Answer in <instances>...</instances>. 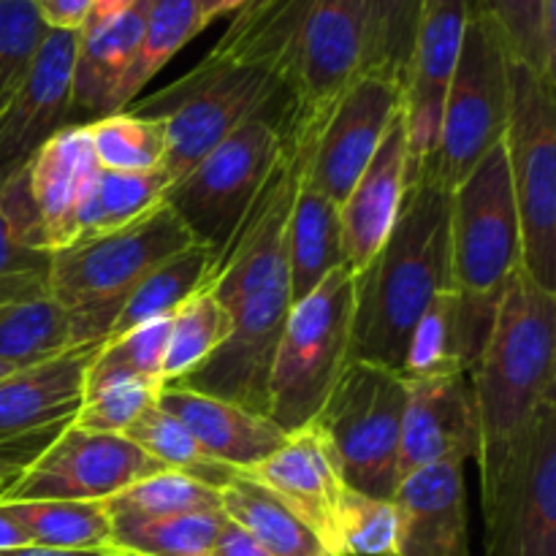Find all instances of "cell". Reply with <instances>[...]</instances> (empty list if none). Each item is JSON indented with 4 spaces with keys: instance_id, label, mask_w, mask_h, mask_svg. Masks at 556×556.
<instances>
[{
    "instance_id": "38",
    "label": "cell",
    "mask_w": 556,
    "mask_h": 556,
    "mask_svg": "<svg viewBox=\"0 0 556 556\" xmlns=\"http://www.w3.org/2000/svg\"><path fill=\"white\" fill-rule=\"evenodd\" d=\"M500 27L510 60L556 81V0H478Z\"/></svg>"
},
{
    "instance_id": "35",
    "label": "cell",
    "mask_w": 556,
    "mask_h": 556,
    "mask_svg": "<svg viewBox=\"0 0 556 556\" xmlns=\"http://www.w3.org/2000/svg\"><path fill=\"white\" fill-rule=\"evenodd\" d=\"M125 438H128L136 448L144 451L152 462H157L163 470L188 476L193 478V481L217 489V492L237 478V472L223 467L220 462L210 459V456L201 451V445L193 440V434H190L172 413L163 410V407L157 405V400L155 405L147 407V410L130 424Z\"/></svg>"
},
{
    "instance_id": "7",
    "label": "cell",
    "mask_w": 556,
    "mask_h": 556,
    "mask_svg": "<svg viewBox=\"0 0 556 556\" xmlns=\"http://www.w3.org/2000/svg\"><path fill=\"white\" fill-rule=\"evenodd\" d=\"M451 288L497 307L521 266V228L503 139L451 188Z\"/></svg>"
},
{
    "instance_id": "33",
    "label": "cell",
    "mask_w": 556,
    "mask_h": 556,
    "mask_svg": "<svg viewBox=\"0 0 556 556\" xmlns=\"http://www.w3.org/2000/svg\"><path fill=\"white\" fill-rule=\"evenodd\" d=\"M172 179L161 168L152 172H106L101 168L92 188L90 204L81 217V231L76 242L103 233L119 231L166 201Z\"/></svg>"
},
{
    "instance_id": "10",
    "label": "cell",
    "mask_w": 556,
    "mask_h": 556,
    "mask_svg": "<svg viewBox=\"0 0 556 556\" xmlns=\"http://www.w3.org/2000/svg\"><path fill=\"white\" fill-rule=\"evenodd\" d=\"M280 150L282 139L271 119L253 117L172 185L166 204L177 212L195 244H204L220 258Z\"/></svg>"
},
{
    "instance_id": "43",
    "label": "cell",
    "mask_w": 556,
    "mask_h": 556,
    "mask_svg": "<svg viewBox=\"0 0 556 556\" xmlns=\"http://www.w3.org/2000/svg\"><path fill=\"white\" fill-rule=\"evenodd\" d=\"M47 33L30 0H0V114L25 81Z\"/></svg>"
},
{
    "instance_id": "44",
    "label": "cell",
    "mask_w": 556,
    "mask_h": 556,
    "mask_svg": "<svg viewBox=\"0 0 556 556\" xmlns=\"http://www.w3.org/2000/svg\"><path fill=\"white\" fill-rule=\"evenodd\" d=\"M161 386V380H125V383L109 386L81 400L74 424L87 432L125 434L147 407L155 405Z\"/></svg>"
},
{
    "instance_id": "13",
    "label": "cell",
    "mask_w": 556,
    "mask_h": 556,
    "mask_svg": "<svg viewBox=\"0 0 556 556\" xmlns=\"http://www.w3.org/2000/svg\"><path fill=\"white\" fill-rule=\"evenodd\" d=\"M163 467L136 448L125 434L79 429L74 421L33 462L0 503L27 500H76L101 503L130 483L157 476Z\"/></svg>"
},
{
    "instance_id": "18",
    "label": "cell",
    "mask_w": 556,
    "mask_h": 556,
    "mask_svg": "<svg viewBox=\"0 0 556 556\" xmlns=\"http://www.w3.org/2000/svg\"><path fill=\"white\" fill-rule=\"evenodd\" d=\"M239 476L275 494L324 541L329 552L345 556L337 538V510L348 486L342 483L329 440L315 424L288 434L282 448Z\"/></svg>"
},
{
    "instance_id": "40",
    "label": "cell",
    "mask_w": 556,
    "mask_h": 556,
    "mask_svg": "<svg viewBox=\"0 0 556 556\" xmlns=\"http://www.w3.org/2000/svg\"><path fill=\"white\" fill-rule=\"evenodd\" d=\"M231 329V318L217 304L212 291L195 293L172 315V331H168L166 356H163V383L188 375L199 367Z\"/></svg>"
},
{
    "instance_id": "49",
    "label": "cell",
    "mask_w": 556,
    "mask_h": 556,
    "mask_svg": "<svg viewBox=\"0 0 556 556\" xmlns=\"http://www.w3.org/2000/svg\"><path fill=\"white\" fill-rule=\"evenodd\" d=\"M139 0H92V9H90V16H87L85 27L81 30H92V27H101L103 22L114 20V16H119L123 11H128L130 5H136Z\"/></svg>"
},
{
    "instance_id": "1",
    "label": "cell",
    "mask_w": 556,
    "mask_h": 556,
    "mask_svg": "<svg viewBox=\"0 0 556 556\" xmlns=\"http://www.w3.org/2000/svg\"><path fill=\"white\" fill-rule=\"evenodd\" d=\"M451 190L424 163L407 179L400 215L383 248L353 275L351 362L402 372L424 309L451 288Z\"/></svg>"
},
{
    "instance_id": "4",
    "label": "cell",
    "mask_w": 556,
    "mask_h": 556,
    "mask_svg": "<svg viewBox=\"0 0 556 556\" xmlns=\"http://www.w3.org/2000/svg\"><path fill=\"white\" fill-rule=\"evenodd\" d=\"M353 271H331L291 304L269 380V418L286 434L309 427L351 364Z\"/></svg>"
},
{
    "instance_id": "52",
    "label": "cell",
    "mask_w": 556,
    "mask_h": 556,
    "mask_svg": "<svg viewBox=\"0 0 556 556\" xmlns=\"http://www.w3.org/2000/svg\"><path fill=\"white\" fill-rule=\"evenodd\" d=\"M22 369H25V367H22ZM11 372H16V367H11V364L0 362V380H3V378H9Z\"/></svg>"
},
{
    "instance_id": "50",
    "label": "cell",
    "mask_w": 556,
    "mask_h": 556,
    "mask_svg": "<svg viewBox=\"0 0 556 556\" xmlns=\"http://www.w3.org/2000/svg\"><path fill=\"white\" fill-rule=\"evenodd\" d=\"M20 546H30V543H27L25 532L20 530V525L11 519L9 510L0 505V552H5V548H20Z\"/></svg>"
},
{
    "instance_id": "34",
    "label": "cell",
    "mask_w": 556,
    "mask_h": 556,
    "mask_svg": "<svg viewBox=\"0 0 556 556\" xmlns=\"http://www.w3.org/2000/svg\"><path fill=\"white\" fill-rule=\"evenodd\" d=\"M226 525L228 516L223 510H195L114 527L103 552L112 556H210Z\"/></svg>"
},
{
    "instance_id": "26",
    "label": "cell",
    "mask_w": 556,
    "mask_h": 556,
    "mask_svg": "<svg viewBox=\"0 0 556 556\" xmlns=\"http://www.w3.org/2000/svg\"><path fill=\"white\" fill-rule=\"evenodd\" d=\"M150 0H139L101 27L79 33L71 74V125H90L112 114L114 92L128 74L144 36Z\"/></svg>"
},
{
    "instance_id": "11",
    "label": "cell",
    "mask_w": 556,
    "mask_h": 556,
    "mask_svg": "<svg viewBox=\"0 0 556 556\" xmlns=\"http://www.w3.org/2000/svg\"><path fill=\"white\" fill-rule=\"evenodd\" d=\"M483 492L486 556H556V400Z\"/></svg>"
},
{
    "instance_id": "46",
    "label": "cell",
    "mask_w": 556,
    "mask_h": 556,
    "mask_svg": "<svg viewBox=\"0 0 556 556\" xmlns=\"http://www.w3.org/2000/svg\"><path fill=\"white\" fill-rule=\"evenodd\" d=\"M47 30L81 33L90 16L92 0H30Z\"/></svg>"
},
{
    "instance_id": "5",
    "label": "cell",
    "mask_w": 556,
    "mask_h": 556,
    "mask_svg": "<svg viewBox=\"0 0 556 556\" xmlns=\"http://www.w3.org/2000/svg\"><path fill=\"white\" fill-rule=\"evenodd\" d=\"M505 157L521 228V266L556 293V81L510 60Z\"/></svg>"
},
{
    "instance_id": "23",
    "label": "cell",
    "mask_w": 556,
    "mask_h": 556,
    "mask_svg": "<svg viewBox=\"0 0 556 556\" xmlns=\"http://www.w3.org/2000/svg\"><path fill=\"white\" fill-rule=\"evenodd\" d=\"M157 405L193 434L210 459L220 462L233 472L253 470L288 440V434L271 418L255 416L231 402L195 394L174 383L161 386Z\"/></svg>"
},
{
    "instance_id": "14",
    "label": "cell",
    "mask_w": 556,
    "mask_h": 556,
    "mask_svg": "<svg viewBox=\"0 0 556 556\" xmlns=\"http://www.w3.org/2000/svg\"><path fill=\"white\" fill-rule=\"evenodd\" d=\"M400 109L402 87L389 76L364 71L324 119L313 150L302 155L304 177L340 206L369 166Z\"/></svg>"
},
{
    "instance_id": "36",
    "label": "cell",
    "mask_w": 556,
    "mask_h": 556,
    "mask_svg": "<svg viewBox=\"0 0 556 556\" xmlns=\"http://www.w3.org/2000/svg\"><path fill=\"white\" fill-rule=\"evenodd\" d=\"M109 521L114 527L141 525V521L166 519L177 514H195V510H223L220 492L206 483L193 481L179 472L163 470L144 481L130 483L114 497L103 500Z\"/></svg>"
},
{
    "instance_id": "27",
    "label": "cell",
    "mask_w": 556,
    "mask_h": 556,
    "mask_svg": "<svg viewBox=\"0 0 556 556\" xmlns=\"http://www.w3.org/2000/svg\"><path fill=\"white\" fill-rule=\"evenodd\" d=\"M74 348L68 313L54 302L47 271L0 280V362L36 367Z\"/></svg>"
},
{
    "instance_id": "51",
    "label": "cell",
    "mask_w": 556,
    "mask_h": 556,
    "mask_svg": "<svg viewBox=\"0 0 556 556\" xmlns=\"http://www.w3.org/2000/svg\"><path fill=\"white\" fill-rule=\"evenodd\" d=\"M0 556H112L106 552H63V548H43V546H20V548H5Z\"/></svg>"
},
{
    "instance_id": "20",
    "label": "cell",
    "mask_w": 556,
    "mask_h": 556,
    "mask_svg": "<svg viewBox=\"0 0 556 556\" xmlns=\"http://www.w3.org/2000/svg\"><path fill=\"white\" fill-rule=\"evenodd\" d=\"M391 503L400 519L396 556H470L465 462H443L396 483Z\"/></svg>"
},
{
    "instance_id": "17",
    "label": "cell",
    "mask_w": 556,
    "mask_h": 556,
    "mask_svg": "<svg viewBox=\"0 0 556 556\" xmlns=\"http://www.w3.org/2000/svg\"><path fill=\"white\" fill-rule=\"evenodd\" d=\"M76 43L79 33L49 30L25 81L0 114V182L25 168L60 128L71 125Z\"/></svg>"
},
{
    "instance_id": "3",
    "label": "cell",
    "mask_w": 556,
    "mask_h": 556,
    "mask_svg": "<svg viewBox=\"0 0 556 556\" xmlns=\"http://www.w3.org/2000/svg\"><path fill=\"white\" fill-rule=\"evenodd\" d=\"M190 244H195L190 231L163 201L119 231L54 250L47 282L54 302L68 313L74 348L106 342L136 286Z\"/></svg>"
},
{
    "instance_id": "9",
    "label": "cell",
    "mask_w": 556,
    "mask_h": 556,
    "mask_svg": "<svg viewBox=\"0 0 556 556\" xmlns=\"http://www.w3.org/2000/svg\"><path fill=\"white\" fill-rule=\"evenodd\" d=\"M369 49L367 0H315L299 33L288 87L282 144L307 155L342 92L364 74Z\"/></svg>"
},
{
    "instance_id": "31",
    "label": "cell",
    "mask_w": 556,
    "mask_h": 556,
    "mask_svg": "<svg viewBox=\"0 0 556 556\" xmlns=\"http://www.w3.org/2000/svg\"><path fill=\"white\" fill-rule=\"evenodd\" d=\"M11 519L25 532L27 543L63 552H103L112 521L106 505L76 503V500H27V503H0Z\"/></svg>"
},
{
    "instance_id": "30",
    "label": "cell",
    "mask_w": 556,
    "mask_h": 556,
    "mask_svg": "<svg viewBox=\"0 0 556 556\" xmlns=\"http://www.w3.org/2000/svg\"><path fill=\"white\" fill-rule=\"evenodd\" d=\"M223 514L253 535L271 556H337L275 494L239 476L220 489Z\"/></svg>"
},
{
    "instance_id": "25",
    "label": "cell",
    "mask_w": 556,
    "mask_h": 556,
    "mask_svg": "<svg viewBox=\"0 0 556 556\" xmlns=\"http://www.w3.org/2000/svg\"><path fill=\"white\" fill-rule=\"evenodd\" d=\"M497 307L470 302L454 288H443L429 302L407 342L402 375L407 380L470 372L492 331Z\"/></svg>"
},
{
    "instance_id": "16",
    "label": "cell",
    "mask_w": 556,
    "mask_h": 556,
    "mask_svg": "<svg viewBox=\"0 0 556 556\" xmlns=\"http://www.w3.org/2000/svg\"><path fill=\"white\" fill-rule=\"evenodd\" d=\"M478 0H427L413 43L410 68L402 87L407 128V179L434 157L443 123V103L459 60L462 36Z\"/></svg>"
},
{
    "instance_id": "8",
    "label": "cell",
    "mask_w": 556,
    "mask_h": 556,
    "mask_svg": "<svg viewBox=\"0 0 556 556\" xmlns=\"http://www.w3.org/2000/svg\"><path fill=\"white\" fill-rule=\"evenodd\" d=\"M510 106V54L500 27L476 3L462 36L459 60L443 103V123L434 157V177L454 188L505 136Z\"/></svg>"
},
{
    "instance_id": "45",
    "label": "cell",
    "mask_w": 556,
    "mask_h": 556,
    "mask_svg": "<svg viewBox=\"0 0 556 556\" xmlns=\"http://www.w3.org/2000/svg\"><path fill=\"white\" fill-rule=\"evenodd\" d=\"M63 427H52L43 429V432H33V434H22V438H9L0 440V500L16 486L22 476H25L27 467L49 448V445L58 440V434L63 432Z\"/></svg>"
},
{
    "instance_id": "41",
    "label": "cell",
    "mask_w": 556,
    "mask_h": 556,
    "mask_svg": "<svg viewBox=\"0 0 556 556\" xmlns=\"http://www.w3.org/2000/svg\"><path fill=\"white\" fill-rule=\"evenodd\" d=\"M424 3L427 0H367L369 49L364 71L383 74L405 87Z\"/></svg>"
},
{
    "instance_id": "42",
    "label": "cell",
    "mask_w": 556,
    "mask_h": 556,
    "mask_svg": "<svg viewBox=\"0 0 556 556\" xmlns=\"http://www.w3.org/2000/svg\"><path fill=\"white\" fill-rule=\"evenodd\" d=\"M337 538L345 556H396L400 519L394 503L345 489L337 510Z\"/></svg>"
},
{
    "instance_id": "12",
    "label": "cell",
    "mask_w": 556,
    "mask_h": 556,
    "mask_svg": "<svg viewBox=\"0 0 556 556\" xmlns=\"http://www.w3.org/2000/svg\"><path fill=\"white\" fill-rule=\"evenodd\" d=\"M288 309H291V286H288V271H282L228 313L231 329L226 340L199 367L168 383L269 418L271 367H275Z\"/></svg>"
},
{
    "instance_id": "21",
    "label": "cell",
    "mask_w": 556,
    "mask_h": 556,
    "mask_svg": "<svg viewBox=\"0 0 556 556\" xmlns=\"http://www.w3.org/2000/svg\"><path fill=\"white\" fill-rule=\"evenodd\" d=\"M407 128L400 109L369 166L340 204L342 258L353 275L375 258L394 228L407 190Z\"/></svg>"
},
{
    "instance_id": "47",
    "label": "cell",
    "mask_w": 556,
    "mask_h": 556,
    "mask_svg": "<svg viewBox=\"0 0 556 556\" xmlns=\"http://www.w3.org/2000/svg\"><path fill=\"white\" fill-rule=\"evenodd\" d=\"M210 556H271V554L266 552L253 535H248L242 527H237L231 519H228V525L223 527L220 538H217L215 548H212Z\"/></svg>"
},
{
    "instance_id": "37",
    "label": "cell",
    "mask_w": 556,
    "mask_h": 556,
    "mask_svg": "<svg viewBox=\"0 0 556 556\" xmlns=\"http://www.w3.org/2000/svg\"><path fill=\"white\" fill-rule=\"evenodd\" d=\"M168 331H172V318H161L103 342L101 351L87 367L85 396L98 394L114 383H125V380H161L163 383L161 369Z\"/></svg>"
},
{
    "instance_id": "6",
    "label": "cell",
    "mask_w": 556,
    "mask_h": 556,
    "mask_svg": "<svg viewBox=\"0 0 556 556\" xmlns=\"http://www.w3.org/2000/svg\"><path fill=\"white\" fill-rule=\"evenodd\" d=\"M407 380L396 369L351 362L315 416L329 440L342 483L369 497L391 500L400 462Z\"/></svg>"
},
{
    "instance_id": "29",
    "label": "cell",
    "mask_w": 556,
    "mask_h": 556,
    "mask_svg": "<svg viewBox=\"0 0 556 556\" xmlns=\"http://www.w3.org/2000/svg\"><path fill=\"white\" fill-rule=\"evenodd\" d=\"M215 269L217 255L204 244H190L182 253L163 261L130 293L106 340H114V337L125 334L136 326L150 324V320L172 318L195 293L212 288Z\"/></svg>"
},
{
    "instance_id": "2",
    "label": "cell",
    "mask_w": 556,
    "mask_h": 556,
    "mask_svg": "<svg viewBox=\"0 0 556 556\" xmlns=\"http://www.w3.org/2000/svg\"><path fill=\"white\" fill-rule=\"evenodd\" d=\"M478 416L481 486L492 483L556 400V293L516 269L481 356L467 372Z\"/></svg>"
},
{
    "instance_id": "22",
    "label": "cell",
    "mask_w": 556,
    "mask_h": 556,
    "mask_svg": "<svg viewBox=\"0 0 556 556\" xmlns=\"http://www.w3.org/2000/svg\"><path fill=\"white\" fill-rule=\"evenodd\" d=\"M30 190L41 217L47 250H63L79 239L81 217L90 204L101 166L87 125H65L27 163Z\"/></svg>"
},
{
    "instance_id": "15",
    "label": "cell",
    "mask_w": 556,
    "mask_h": 556,
    "mask_svg": "<svg viewBox=\"0 0 556 556\" xmlns=\"http://www.w3.org/2000/svg\"><path fill=\"white\" fill-rule=\"evenodd\" d=\"M302 161L304 157L299 152L282 144L269 177L264 179L248 215L242 217L231 242L217 258L210 291L226 313H231L242 299L266 286L271 277L288 271L286 233L293 199H296Z\"/></svg>"
},
{
    "instance_id": "48",
    "label": "cell",
    "mask_w": 556,
    "mask_h": 556,
    "mask_svg": "<svg viewBox=\"0 0 556 556\" xmlns=\"http://www.w3.org/2000/svg\"><path fill=\"white\" fill-rule=\"evenodd\" d=\"M195 3V14H199L201 27H210L212 22H217L220 16L226 14H237L248 0H193Z\"/></svg>"
},
{
    "instance_id": "24",
    "label": "cell",
    "mask_w": 556,
    "mask_h": 556,
    "mask_svg": "<svg viewBox=\"0 0 556 556\" xmlns=\"http://www.w3.org/2000/svg\"><path fill=\"white\" fill-rule=\"evenodd\" d=\"M103 342L71 348L49 362L0 380V440L43 432L74 421L85 396V375Z\"/></svg>"
},
{
    "instance_id": "19",
    "label": "cell",
    "mask_w": 556,
    "mask_h": 556,
    "mask_svg": "<svg viewBox=\"0 0 556 556\" xmlns=\"http://www.w3.org/2000/svg\"><path fill=\"white\" fill-rule=\"evenodd\" d=\"M470 456H478V416L467 372L407 380L396 478Z\"/></svg>"
},
{
    "instance_id": "28",
    "label": "cell",
    "mask_w": 556,
    "mask_h": 556,
    "mask_svg": "<svg viewBox=\"0 0 556 556\" xmlns=\"http://www.w3.org/2000/svg\"><path fill=\"white\" fill-rule=\"evenodd\" d=\"M304 163V161H302ZM286 264L291 304L302 302L334 269L345 266L342 258L340 206L320 193L304 172L299 174L296 199L286 233Z\"/></svg>"
},
{
    "instance_id": "39",
    "label": "cell",
    "mask_w": 556,
    "mask_h": 556,
    "mask_svg": "<svg viewBox=\"0 0 556 556\" xmlns=\"http://www.w3.org/2000/svg\"><path fill=\"white\" fill-rule=\"evenodd\" d=\"M98 166L106 172H152L166 157V119L134 112L106 114L87 125Z\"/></svg>"
},
{
    "instance_id": "32",
    "label": "cell",
    "mask_w": 556,
    "mask_h": 556,
    "mask_svg": "<svg viewBox=\"0 0 556 556\" xmlns=\"http://www.w3.org/2000/svg\"><path fill=\"white\" fill-rule=\"evenodd\" d=\"M204 30L195 14L193 0H150V11H147L144 36H141L136 58L130 63L128 74L119 81L117 92H114L112 114L125 112L130 103L139 98L144 85L155 79L157 71L185 47L193 41L199 33Z\"/></svg>"
}]
</instances>
